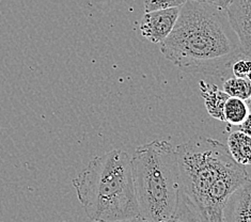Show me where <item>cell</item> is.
I'll return each mask as SVG.
<instances>
[{
	"label": "cell",
	"instance_id": "6da1fadb",
	"mask_svg": "<svg viewBox=\"0 0 251 222\" xmlns=\"http://www.w3.org/2000/svg\"><path fill=\"white\" fill-rule=\"evenodd\" d=\"M180 168V207L176 221L223 222L230 195L249 178L228 147L208 137H195L176 147Z\"/></svg>",
	"mask_w": 251,
	"mask_h": 222
},
{
	"label": "cell",
	"instance_id": "7a4b0ae2",
	"mask_svg": "<svg viewBox=\"0 0 251 222\" xmlns=\"http://www.w3.org/2000/svg\"><path fill=\"white\" fill-rule=\"evenodd\" d=\"M159 44L161 53L180 70L219 78L244 56L226 11L196 0L182 5L172 31Z\"/></svg>",
	"mask_w": 251,
	"mask_h": 222
},
{
	"label": "cell",
	"instance_id": "3957f363",
	"mask_svg": "<svg viewBox=\"0 0 251 222\" xmlns=\"http://www.w3.org/2000/svg\"><path fill=\"white\" fill-rule=\"evenodd\" d=\"M73 186L90 220L141 221L131 157L122 149L94 157L73 179Z\"/></svg>",
	"mask_w": 251,
	"mask_h": 222
},
{
	"label": "cell",
	"instance_id": "277c9868",
	"mask_svg": "<svg viewBox=\"0 0 251 222\" xmlns=\"http://www.w3.org/2000/svg\"><path fill=\"white\" fill-rule=\"evenodd\" d=\"M131 165L141 221H176L181 197L176 148L153 140L136 148Z\"/></svg>",
	"mask_w": 251,
	"mask_h": 222
},
{
	"label": "cell",
	"instance_id": "5b68a950",
	"mask_svg": "<svg viewBox=\"0 0 251 222\" xmlns=\"http://www.w3.org/2000/svg\"><path fill=\"white\" fill-rule=\"evenodd\" d=\"M178 13L180 8L146 12L139 26L141 35L152 43H161L172 31L177 21Z\"/></svg>",
	"mask_w": 251,
	"mask_h": 222
},
{
	"label": "cell",
	"instance_id": "8992f818",
	"mask_svg": "<svg viewBox=\"0 0 251 222\" xmlns=\"http://www.w3.org/2000/svg\"><path fill=\"white\" fill-rule=\"evenodd\" d=\"M226 11L240 40L243 55L251 58V0H231Z\"/></svg>",
	"mask_w": 251,
	"mask_h": 222
},
{
	"label": "cell",
	"instance_id": "52a82bcc",
	"mask_svg": "<svg viewBox=\"0 0 251 222\" xmlns=\"http://www.w3.org/2000/svg\"><path fill=\"white\" fill-rule=\"evenodd\" d=\"M223 222H251V179L236 188L226 200Z\"/></svg>",
	"mask_w": 251,
	"mask_h": 222
},
{
	"label": "cell",
	"instance_id": "ba28073f",
	"mask_svg": "<svg viewBox=\"0 0 251 222\" xmlns=\"http://www.w3.org/2000/svg\"><path fill=\"white\" fill-rule=\"evenodd\" d=\"M199 88L208 115L215 120L225 122L224 108L229 95L225 91H221L216 85L206 82L205 80L199 81Z\"/></svg>",
	"mask_w": 251,
	"mask_h": 222
},
{
	"label": "cell",
	"instance_id": "9c48e42d",
	"mask_svg": "<svg viewBox=\"0 0 251 222\" xmlns=\"http://www.w3.org/2000/svg\"><path fill=\"white\" fill-rule=\"evenodd\" d=\"M228 149L237 164L251 165V137L242 130L233 131L228 137Z\"/></svg>",
	"mask_w": 251,
	"mask_h": 222
},
{
	"label": "cell",
	"instance_id": "30bf717a",
	"mask_svg": "<svg viewBox=\"0 0 251 222\" xmlns=\"http://www.w3.org/2000/svg\"><path fill=\"white\" fill-rule=\"evenodd\" d=\"M249 113L246 100L231 97L226 99L224 108V116L225 122L229 125L240 126L246 120Z\"/></svg>",
	"mask_w": 251,
	"mask_h": 222
},
{
	"label": "cell",
	"instance_id": "8fae6325",
	"mask_svg": "<svg viewBox=\"0 0 251 222\" xmlns=\"http://www.w3.org/2000/svg\"><path fill=\"white\" fill-rule=\"evenodd\" d=\"M224 91L231 98L247 100L251 97V81L247 77L233 76L224 81Z\"/></svg>",
	"mask_w": 251,
	"mask_h": 222
},
{
	"label": "cell",
	"instance_id": "7c38bea8",
	"mask_svg": "<svg viewBox=\"0 0 251 222\" xmlns=\"http://www.w3.org/2000/svg\"><path fill=\"white\" fill-rule=\"evenodd\" d=\"M187 0H145V11L150 12L161 9L181 8Z\"/></svg>",
	"mask_w": 251,
	"mask_h": 222
},
{
	"label": "cell",
	"instance_id": "4fadbf2b",
	"mask_svg": "<svg viewBox=\"0 0 251 222\" xmlns=\"http://www.w3.org/2000/svg\"><path fill=\"white\" fill-rule=\"evenodd\" d=\"M232 73L233 76L236 77H247L251 71V60L241 58L232 65Z\"/></svg>",
	"mask_w": 251,
	"mask_h": 222
},
{
	"label": "cell",
	"instance_id": "5bb4252c",
	"mask_svg": "<svg viewBox=\"0 0 251 222\" xmlns=\"http://www.w3.org/2000/svg\"><path fill=\"white\" fill-rule=\"evenodd\" d=\"M204 1L212 5H215V7H217L219 9L226 10V8L229 7L231 0H204Z\"/></svg>",
	"mask_w": 251,
	"mask_h": 222
},
{
	"label": "cell",
	"instance_id": "9a60e30c",
	"mask_svg": "<svg viewBox=\"0 0 251 222\" xmlns=\"http://www.w3.org/2000/svg\"><path fill=\"white\" fill-rule=\"evenodd\" d=\"M240 128L246 135L251 137V113H249L246 120L240 125Z\"/></svg>",
	"mask_w": 251,
	"mask_h": 222
},
{
	"label": "cell",
	"instance_id": "2e32d148",
	"mask_svg": "<svg viewBox=\"0 0 251 222\" xmlns=\"http://www.w3.org/2000/svg\"><path fill=\"white\" fill-rule=\"evenodd\" d=\"M246 103H247V106L249 108V112L251 113V97L246 100Z\"/></svg>",
	"mask_w": 251,
	"mask_h": 222
},
{
	"label": "cell",
	"instance_id": "e0dca14e",
	"mask_svg": "<svg viewBox=\"0 0 251 222\" xmlns=\"http://www.w3.org/2000/svg\"><path fill=\"white\" fill-rule=\"evenodd\" d=\"M247 78H248V79L251 81V71H250V73L248 74V76H247Z\"/></svg>",
	"mask_w": 251,
	"mask_h": 222
},
{
	"label": "cell",
	"instance_id": "ac0fdd59",
	"mask_svg": "<svg viewBox=\"0 0 251 222\" xmlns=\"http://www.w3.org/2000/svg\"><path fill=\"white\" fill-rule=\"evenodd\" d=\"M196 1H204V0H196Z\"/></svg>",
	"mask_w": 251,
	"mask_h": 222
}]
</instances>
